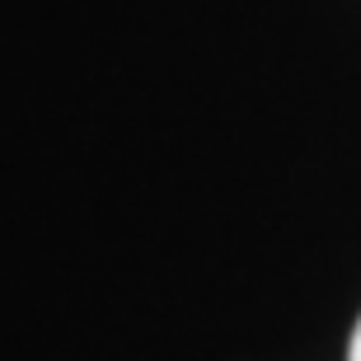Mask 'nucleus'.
I'll list each match as a JSON object with an SVG mask.
<instances>
[{"instance_id":"f257e3e1","label":"nucleus","mask_w":361,"mask_h":361,"mask_svg":"<svg viewBox=\"0 0 361 361\" xmlns=\"http://www.w3.org/2000/svg\"><path fill=\"white\" fill-rule=\"evenodd\" d=\"M348 361H361V319L352 329V343H348Z\"/></svg>"}]
</instances>
